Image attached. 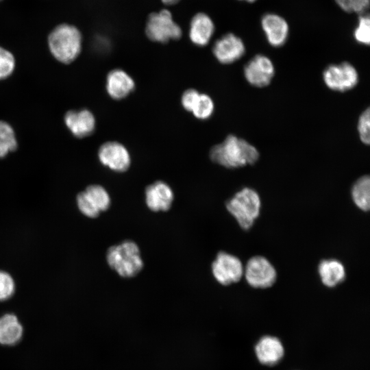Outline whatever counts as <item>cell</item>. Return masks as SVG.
<instances>
[{
    "label": "cell",
    "instance_id": "cell-14",
    "mask_svg": "<svg viewBox=\"0 0 370 370\" xmlns=\"http://www.w3.org/2000/svg\"><path fill=\"white\" fill-rule=\"evenodd\" d=\"M261 26L271 46L279 47L286 42L289 28L288 23L281 16L273 13L264 14L261 19Z\"/></svg>",
    "mask_w": 370,
    "mask_h": 370
},
{
    "label": "cell",
    "instance_id": "cell-3",
    "mask_svg": "<svg viewBox=\"0 0 370 370\" xmlns=\"http://www.w3.org/2000/svg\"><path fill=\"white\" fill-rule=\"evenodd\" d=\"M106 261L112 270L125 278L136 276L144 267L138 245L130 240L110 247Z\"/></svg>",
    "mask_w": 370,
    "mask_h": 370
},
{
    "label": "cell",
    "instance_id": "cell-29",
    "mask_svg": "<svg viewBox=\"0 0 370 370\" xmlns=\"http://www.w3.org/2000/svg\"><path fill=\"white\" fill-rule=\"evenodd\" d=\"M200 93L197 90L190 88L184 92L181 103L183 108L188 111L192 112L197 100L199 97Z\"/></svg>",
    "mask_w": 370,
    "mask_h": 370
},
{
    "label": "cell",
    "instance_id": "cell-19",
    "mask_svg": "<svg viewBox=\"0 0 370 370\" xmlns=\"http://www.w3.org/2000/svg\"><path fill=\"white\" fill-rule=\"evenodd\" d=\"M23 327L13 313L0 317V345L13 346L18 343L23 336Z\"/></svg>",
    "mask_w": 370,
    "mask_h": 370
},
{
    "label": "cell",
    "instance_id": "cell-21",
    "mask_svg": "<svg viewBox=\"0 0 370 370\" xmlns=\"http://www.w3.org/2000/svg\"><path fill=\"white\" fill-rule=\"evenodd\" d=\"M352 197L356 206L362 211L370 208V178L364 175L356 180L352 188Z\"/></svg>",
    "mask_w": 370,
    "mask_h": 370
},
{
    "label": "cell",
    "instance_id": "cell-30",
    "mask_svg": "<svg viewBox=\"0 0 370 370\" xmlns=\"http://www.w3.org/2000/svg\"><path fill=\"white\" fill-rule=\"evenodd\" d=\"M180 0H162V1L166 5H173L177 3Z\"/></svg>",
    "mask_w": 370,
    "mask_h": 370
},
{
    "label": "cell",
    "instance_id": "cell-18",
    "mask_svg": "<svg viewBox=\"0 0 370 370\" xmlns=\"http://www.w3.org/2000/svg\"><path fill=\"white\" fill-rule=\"evenodd\" d=\"M214 32V25L211 18L204 13L195 14L190 23L189 38L191 42L204 47L210 42Z\"/></svg>",
    "mask_w": 370,
    "mask_h": 370
},
{
    "label": "cell",
    "instance_id": "cell-20",
    "mask_svg": "<svg viewBox=\"0 0 370 370\" xmlns=\"http://www.w3.org/2000/svg\"><path fill=\"white\" fill-rule=\"evenodd\" d=\"M321 282L327 287L333 288L342 283L345 278L343 264L334 259L323 260L318 267Z\"/></svg>",
    "mask_w": 370,
    "mask_h": 370
},
{
    "label": "cell",
    "instance_id": "cell-8",
    "mask_svg": "<svg viewBox=\"0 0 370 370\" xmlns=\"http://www.w3.org/2000/svg\"><path fill=\"white\" fill-rule=\"evenodd\" d=\"M211 269L215 280L223 286L239 282L244 273V267L240 259L225 251L217 254Z\"/></svg>",
    "mask_w": 370,
    "mask_h": 370
},
{
    "label": "cell",
    "instance_id": "cell-17",
    "mask_svg": "<svg viewBox=\"0 0 370 370\" xmlns=\"http://www.w3.org/2000/svg\"><path fill=\"white\" fill-rule=\"evenodd\" d=\"M135 88L132 77L120 69L112 70L106 77V90L114 99H121L128 96Z\"/></svg>",
    "mask_w": 370,
    "mask_h": 370
},
{
    "label": "cell",
    "instance_id": "cell-22",
    "mask_svg": "<svg viewBox=\"0 0 370 370\" xmlns=\"http://www.w3.org/2000/svg\"><path fill=\"white\" fill-rule=\"evenodd\" d=\"M17 140L12 127L4 121H0V158L16 150Z\"/></svg>",
    "mask_w": 370,
    "mask_h": 370
},
{
    "label": "cell",
    "instance_id": "cell-13",
    "mask_svg": "<svg viewBox=\"0 0 370 370\" xmlns=\"http://www.w3.org/2000/svg\"><path fill=\"white\" fill-rule=\"evenodd\" d=\"M145 194L146 205L153 212L168 211L174 199L171 188L162 181H156L147 186Z\"/></svg>",
    "mask_w": 370,
    "mask_h": 370
},
{
    "label": "cell",
    "instance_id": "cell-1",
    "mask_svg": "<svg viewBox=\"0 0 370 370\" xmlns=\"http://www.w3.org/2000/svg\"><path fill=\"white\" fill-rule=\"evenodd\" d=\"M211 160L226 168H238L254 164L259 158L256 148L244 139L229 135L210 150Z\"/></svg>",
    "mask_w": 370,
    "mask_h": 370
},
{
    "label": "cell",
    "instance_id": "cell-26",
    "mask_svg": "<svg viewBox=\"0 0 370 370\" xmlns=\"http://www.w3.org/2000/svg\"><path fill=\"white\" fill-rule=\"evenodd\" d=\"M14 68L15 59L13 54L0 46V80L8 77Z\"/></svg>",
    "mask_w": 370,
    "mask_h": 370
},
{
    "label": "cell",
    "instance_id": "cell-12",
    "mask_svg": "<svg viewBox=\"0 0 370 370\" xmlns=\"http://www.w3.org/2000/svg\"><path fill=\"white\" fill-rule=\"evenodd\" d=\"M212 52L219 62L231 64L245 54V47L238 36L230 33L223 35L214 42Z\"/></svg>",
    "mask_w": 370,
    "mask_h": 370
},
{
    "label": "cell",
    "instance_id": "cell-25",
    "mask_svg": "<svg viewBox=\"0 0 370 370\" xmlns=\"http://www.w3.org/2000/svg\"><path fill=\"white\" fill-rule=\"evenodd\" d=\"M15 289V282L12 276L8 272L0 270V301L11 298Z\"/></svg>",
    "mask_w": 370,
    "mask_h": 370
},
{
    "label": "cell",
    "instance_id": "cell-10",
    "mask_svg": "<svg viewBox=\"0 0 370 370\" xmlns=\"http://www.w3.org/2000/svg\"><path fill=\"white\" fill-rule=\"evenodd\" d=\"M100 162L115 172L127 171L131 163V158L127 148L116 141H109L101 145L98 151Z\"/></svg>",
    "mask_w": 370,
    "mask_h": 370
},
{
    "label": "cell",
    "instance_id": "cell-4",
    "mask_svg": "<svg viewBox=\"0 0 370 370\" xmlns=\"http://www.w3.org/2000/svg\"><path fill=\"white\" fill-rule=\"evenodd\" d=\"M225 206L240 227L244 230H248L259 217L261 201L255 190L243 188L227 200Z\"/></svg>",
    "mask_w": 370,
    "mask_h": 370
},
{
    "label": "cell",
    "instance_id": "cell-9",
    "mask_svg": "<svg viewBox=\"0 0 370 370\" xmlns=\"http://www.w3.org/2000/svg\"><path fill=\"white\" fill-rule=\"evenodd\" d=\"M325 85L331 90L344 92L352 89L358 82V73L349 62L331 64L323 73Z\"/></svg>",
    "mask_w": 370,
    "mask_h": 370
},
{
    "label": "cell",
    "instance_id": "cell-15",
    "mask_svg": "<svg viewBox=\"0 0 370 370\" xmlns=\"http://www.w3.org/2000/svg\"><path fill=\"white\" fill-rule=\"evenodd\" d=\"M64 121L69 131L77 138L86 137L95 129V118L93 114L86 109L68 111L64 115Z\"/></svg>",
    "mask_w": 370,
    "mask_h": 370
},
{
    "label": "cell",
    "instance_id": "cell-2",
    "mask_svg": "<svg viewBox=\"0 0 370 370\" xmlns=\"http://www.w3.org/2000/svg\"><path fill=\"white\" fill-rule=\"evenodd\" d=\"M49 49L58 61L64 64L73 62L82 47V36L77 27L69 23L55 27L47 38Z\"/></svg>",
    "mask_w": 370,
    "mask_h": 370
},
{
    "label": "cell",
    "instance_id": "cell-31",
    "mask_svg": "<svg viewBox=\"0 0 370 370\" xmlns=\"http://www.w3.org/2000/svg\"><path fill=\"white\" fill-rule=\"evenodd\" d=\"M245 1L251 3V2H254V1H255L256 0H245Z\"/></svg>",
    "mask_w": 370,
    "mask_h": 370
},
{
    "label": "cell",
    "instance_id": "cell-28",
    "mask_svg": "<svg viewBox=\"0 0 370 370\" xmlns=\"http://www.w3.org/2000/svg\"><path fill=\"white\" fill-rule=\"evenodd\" d=\"M358 131L361 141L369 145L370 142V111L369 108L365 110L359 117Z\"/></svg>",
    "mask_w": 370,
    "mask_h": 370
},
{
    "label": "cell",
    "instance_id": "cell-32",
    "mask_svg": "<svg viewBox=\"0 0 370 370\" xmlns=\"http://www.w3.org/2000/svg\"><path fill=\"white\" fill-rule=\"evenodd\" d=\"M2 0H0V1H1Z\"/></svg>",
    "mask_w": 370,
    "mask_h": 370
},
{
    "label": "cell",
    "instance_id": "cell-11",
    "mask_svg": "<svg viewBox=\"0 0 370 370\" xmlns=\"http://www.w3.org/2000/svg\"><path fill=\"white\" fill-rule=\"evenodd\" d=\"M275 73L272 61L263 55L254 56L244 68L247 81L256 87H264L269 84Z\"/></svg>",
    "mask_w": 370,
    "mask_h": 370
},
{
    "label": "cell",
    "instance_id": "cell-5",
    "mask_svg": "<svg viewBox=\"0 0 370 370\" xmlns=\"http://www.w3.org/2000/svg\"><path fill=\"white\" fill-rule=\"evenodd\" d=\"M145 33L151 40L165 43L179 39L182 36V29L174 21L171 13L164 9L149 16Z\"/></svg>",
    "mask_w": 370,
    "mask_h": 370
},
{
    "label": "cell",
    "instance_id": "cell-23",
    "mask_svg": "<svg viewBox=\"0 0 370 370\" xmlns=\"http://www.w3.org/2000/svg\"><path fill=\"white\" fill-rule=\"evenodd\" d=\"M214 107L213 101L210 96L206 94H200L191 112L196 118L205 120L211 116L214 111Z\"/></svg>",
    "mask_w": 370,
    "mask_h": 370
},
{
    "label": "cell",
    "instance_id": "cell-24",
    "mask_svg": "<svg viewBox=\"0 0 370 370\" xmlns=\"http://www.w3.org/2000/svg\"><path fill=\"white\" fill-rule=\"evenodd\" d=\"M355 40L362 45H369L370 20L369 15L362 14L358 18V23L354 32Z\"/></svg>",
    "mask_w": 370,
    "mask_h": 370
},
{
    "label": "cell",
    "instance_id": "cell-6",
    "mask_svg": "<svg viewBox=\"0 0 370 370\" xmlns=\"http://www.w3.org/2000/svg\"><path fill=\"white\" fill-rule=\"evenodd\" d=\"M76 203L82 214L89 218H96L109 208L111 199L104 187L91 184L77 195Z\"/></svg>",
    "mask_w": 370,
    "mask_h": 370
},
{
    "label": "cell",
    "instance_id": "cell-27",
    "mask_svg": "<svg viewBox=\"0 0 370 370\" xmlns=\"http://www.w3.org/2000/svg\"><path fill=\"white\" fill-rule=\"evenodd\" d=\"M335 1L344 11L358 14H364L369 4V0H335Z\"/></svg>",
    "mask_w": 370,
    "mask_h": 370
},
{
    "label": "cell",
    "instance_id": "cell-16",
    "mask_svg": "<svg viewBox=\"0 0 370 370\" xmlns=\"http://www.w3.org/2000/svg\"><path fill=\"white\" fill-rule=\"evenodd\" d=\"M255 353L258 360L262 365L273 366L283 358L284 348L278 337L266 335L257 342Z\"/></svg>",
    "mask_w": 370,
    "mask_h": 370
},
{
    "label": "cell",
    "instance_id": "cell-7",
    "mask_svg": "<svg viewBox=\"0 0 370 370\" xmlns=\"http://www.w3.org/2000/svg\"><path fill=\"white\" fill-rule=\"evenodd\" d=\"M243 274L248 284L256 288H269L277 278L274 267L266 258L260 256H254L247 261Z\"/></svg>",
    "mask_w": 370,
    "mask_h": 370
}]
</instances>
